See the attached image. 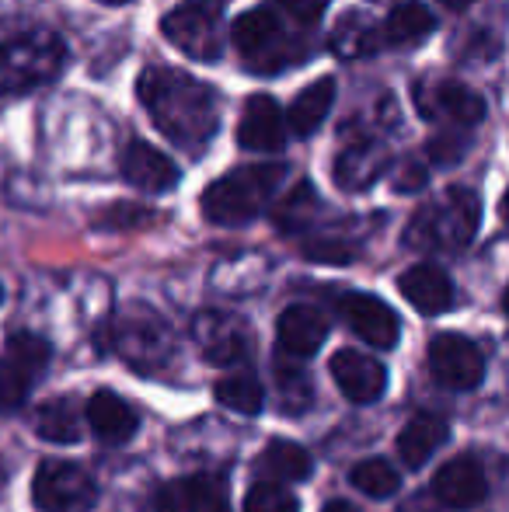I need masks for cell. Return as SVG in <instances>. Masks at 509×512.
Wrapping results in <instances>:
<instances>
[{
	"label": "cell",
	"instance_id": "6da1fadb",
	"mask_svg": "<svg viewBox=\"0 0 509 512\" xmlns=\"http://www.w3.org/2000/svg\"><path fill=\"white\" fill-rule=\"evenodd\" d=\"M140 102L147 105L154 126L178 147L199 150L217 133V95L210 84L168 67H147L140 74Z\"/></svg>",
	"mask_w": 509,
	"mask_h": 512
},
{
	"label": "cell",
	"instance_id": "7a4b0ae2",
	"mask_svg": "<svg viewBox=\"0 0 509 512\" xmlns=\"http://www.w3.org/2000/svg\"><path fill=\"white\" fill-rule=\"evenodd\" d=\"M60 35L35 21H7L0 25V95H25L39 84L53 81L63 67Z\"/></svg>",
	"mask_w": 509,
	"mask_h": 512
},
{
	"label": "cell",
	"instance_id": "3957f363",
	"mask_svg": "<svg viewBox=\"0 0 509 512\" xmlns=\"http://www.w3.org/2000/svg\"><path fill=\"white\" fill-rule=\"evenodd\" d=\"M286 164H248V168H234L224 178L203 192V216L210 223H224V227H238V223L255 220L265 213L279 185L286 182Z\"/></svg>",
	"mask_w": 509,
	"mask_h": 512
},
{
	"label": "cell",
	"instance_id": "277c9868",
	"mask_svg": "<svg viewBox=\"0 0 509 512\" xmlns=\"http://www.w3.org/2000/svg\"><path fill=\"white\" fill-rule=\"evenodd\" d=\"M482 206L471 189H450L412 216L405 241L422 251H461L475 237Z\"/></svg>",
	"mask_w": 509,
	"mask_h": 512
},
{
	"label": "cell",
	"instance_id": "5b68a950",
	"mask_svg": "<svg viewBox=\"0 0 509 512\" xmlns=\"http://www.w3.org/2000/svg\"><path fill=\"white\" fill-rule=\"evenodd\" d=\"M234 46L248 60V70H262V74H276L283 67H297L304 63V46L283 32L279 18L272 11H245L231 28Z\"/></svg>",
	"mask_w": 509,
	"mask_h": 512
},
{
	"label": "cell",
	"instance_id": "8992f818",
	"mask_svg": "<svg viewBox=\"0 0 509 512\" xmlns=\"http://www.w3.org/2000/svg\"><path fill=\"white\" fill-rule=\"evenodd\" d=\"M164 39L185 56L203 63H217L224 56V25H220V11L210 0H189V4L175 7L164 14L161 21Z\"/></svg>",
	"mask_w": 509,
	"mask_h": 512
},
{
	"label": "cell",
	"instance_id": "52a82bcc",
	"mask_svg": "<svg viewBox=\"0 0 509 512\" xmlns=\"http://www.w3.org/2000/svg\"><path fill=\"white\" fill-rule=\"evenodd\" d=\"M98 499V485L74 460H42L32 481V502L42 512H88Z\"/></svg>",
	"mask_w": 509,
	"mask_h": 512
},
{
	"label": "cell",
	"instance_id": "ba28073f",
	"mask_svg": "<svg viewBox=\"0 0 509 512\" xmlns=\"http://www.w3.org/2000/svg\"><path fill=\"white\" fill-rule=\"evenodd\" d=\"M415 108L422 119L443 122L447 129H468L485 119V102L471 88L447 77H433V81H419L412 91Z\"/></svg>",
	"mask_w": 509,
	"mask_h": 512
},
{
	"label": "cell",
	"instance_id": "9c48e42d",
	"mask_svg": "<svg viewBox=\"0 0 509 512\" xmlns=\"http://www.w3.org/2000/svg\"><path fill=\"white\" fill-rule=\"evenodd\" d=\"M429 370L450 391H475L485 377V356L471 338L447 331L429 345Z\"/></svg>",
	"mask_w": 509,
	"mask_h": 512
},
{
	"label": "cell",
	"instance_id": "30bf717a",
	"mask_svg": "<svg viewBox=\"0 0 509 512\" xmlns=\"http://www.w3.org/2000/svg\"><path fill=\"white\" fill-rule=\"evenodd\" d=\"M339 391L346 394L356 405H370V401H381L387 391V370L381 359H374L370 352L360 349H339L328 363Z\"/></svg>",
	"mask_w": 509,
	"mask_h": 512
},
{
	"label": "cell",
	"instance_id": "8fae6325",
	"mask_svg": "<svg viewBox=\"0 0 509 512\" xmlns=\"http://www.w3.org/2000/svg\"><path fill=\"white\" fill-rule=\"evenodd\" d=\"M339 314L346 317V324L370 345V349H394L401 335V321L381 297L370 293H346L339 300Z\"/></svg>",
	"mask_w": 509,
	"mask_h": 512
},
{
	"label": "cell",
	"instance_id": "7c38bea8",
	"mask_svg": "<svg viewBox=\"0 0 509 512\" xmlns=\"http://www.w3.org/2000/svg\"><path fill=\"white\" fill-rule=\"evenodd\" d=\"M433 495L450 509H471L489 495V478L478 457L461 453V457L447 460L433 478Z\"/></svg>",
	"mask_w": 509,
	"mask_h": 512
},
{
	"label": "cell",
	"instance_id": "4fadbf2b",
	"mask_svg": "<svg viewBox=\"0 0 509 512\" xmlns=\"http://www.w3.org/2000/svg\"><path fill=\"white\" fill-rule=\"evenodd\" d=\"M286 136H290V126H286V112L279 108V102H272L269 95L248 98L245 112H241V122H238L241 147L272 154V150L286 147Z\"/></svg>",
	"mask_w": 509,
	"mask_h": 512
},
{
	"label": "cell",
	"instance_id": "5bb4252c",
	"mask_svg": "<svg viewBox=\"0 0 509 512\" xmlns=\"http://www.w3.org/2000/svg\"><path fill=\"white\" fill-rule=\"evenodd\" d=\"M157 512H231L224 478L192 474V478L171 481L157 495Z\"/></svg>",
	"mask_w": 509,
	"mask_h": 512
},
{
	"label": "cell",
	"instance_id": "9a60e30c",
	"mask_svg": "<svg viewBox=\"0 0 509 512\" xmlns=\"http://www.w3.org/2000/svg\"><path fill=\"white\" fill-rule=\"evenodd\" d=\"M328 338V321L321 310L297 304V307H286L276 321V345L283 356L290 359H307L325 345Z\"/></svg>",
	"mask_w": 509,
	"mask_h": 512
},
{
	"label": "cell",
	"instance_id": "2e32d148",
	"mask_svg": "<svg viewBox=\"0 0 509 512\" xmlns=\"http://www.w3.org/2000/svg\"><path fill=\"white\" fill-rule=\"evenodd\" d=\"M450 425L447 418L433 415V411H419V415L408 418V425L398 432V460L408 471H422V467L433 460V453L447 443Z\"/></svg>",
	"mask_w": 509,
	"mask_h": 512
},
{
	"label": "cell",
	"instance_id": "e0dca14e",
	"mask_svg": "<svg viewBox=\"0 0 509 512\" xmlns=\"http://www.w3.org/2000/svg\"><path fill=\"white\" fill-rule=\"evenodd\" d=\"M123 178L140 192H168L178 185V168L168 154L143 140H133L123 154Z\"/></svg>",
	"mask_w": 509,
	"mask_h": 512
},
{
	"label": "cell",
	"instance_id": "ac0fdd59",
	"mask_svg": "<svg viewBox=\"0 0 509 512\" xmlns=\"http://www.w3.org/2000/svg\"><path fill=\"white\" fill-rule=\"evenodd\" d=\"M398 290L419 314H443V310L454 304V283H450V276L429 262L412 265L408 272H401Z\"/></svg>",
	"mask_w": 509,
	"mask_h": 512
},
{
	"label": "cell",
	"instance_id": "d6986e66",
	"mask_svg": "<svg viewBox=\"0 0 509 512\" xmlns=\"http://www.w3.org/2000/svg\"><path fill=\"white\" fill-rule=\"evenodd\" d=\"M196 338L203 342L206 359L217 366H238L248 359V335L234 317L203 314L196 321Z\"/></svg>",
	"mask_w": 509,
	"mask_h": 512
},
{
	"label": "cell",
	"instance_id": "ffe728a7",
	"mask_svg": "<svg viewBox=\"0 0 509 512\" xmlns=\"http://www.w3.org/2000/svg\"><path fill=\"white\" fill-rule=\"evenodd\" d=\"M436 28V18L426 4L419 0H394V7L387 11L384 25H381V42L384 46H398V49H412L419 42L429 39V32Z\"/></svg>",
	"mask_w": 509,
	"mask_h": 512
},
{
	"label": "cell",
	"instance_id": "44dd1931",
	"mask_svg": "<svg viewBox=\"0 0 509 512\" xmlns=\"http://www.w3.org/2000/svg\"><path fill=\"white\" fill-rule=\"evenodd\" d=\"M84 415H88V425L105 439V443H126V439L136 432V425H140L136 408L112 391L91 394L88 411H84Z\"/></svg>",
	"mask_w": 509,
	"mask_h": 512
},
{
	"label": "cell",
	"instance_id": "7402d4cb",
	"mask_svg": "<svg viewBox=\"0 0 509 512\" xmlns=\"http://www.w3.org/2000/svg\"><path fill=\"white\" fill-rule=\"evenodd\" d=\"M332 105H335V81L332 77H321V81L307 84L290 102V108H286V126L297 136H311L325 122V115L332 112Z\"/></svg>",
	"mask_w": 509,
	"mask_h": 512
},
{
	"label": "cell",
	"instance_id": "603a6c76",
	"mask_svg": "<svg viewBox=\"0 0 509 512\" xmlns=\"http://www.w3.org/2000/svg\"><path fill=\"white\" fill-rule=\"evenodd\" d=\"M258 464H262L265 474H272V478L283 481V485H290V481H307L314 467L311 453L297 443H286V439H272Z\"/></svg>",
	"mask_w": 509,
	"mask_h": 512
},
{
	"label": "cell",
	"instance_id": "cb8c5ba5",
	"mask_svg": "<svg viewBox=\"0 0 509 512\" xmlns=\"http://www.w3.org/2000/svg\"><path fill=\"white\" fill-rule=\"evenodd\" d=\"M35 429L49 443H77L81 439V415H77L70 398L42 401L39 411H35Z\"/></svg>",
	"mask_w": 509,
	"mask_h": 512
},
{
	"label": "cell",
	"instance_id": "d4e9b609",
	"mask_svg": "<svg viewBox=\"0 0 509 512\" xmlns=\"http://www.w3.org/2000/svg\"><path fill=\"white\" fill-rule=\"evenodd\" d=\"M381 46H384L381 28H377L374 21L363 18V14H349V18H342L339 28H335V35H332V49L342 56H349V60L374 56Z\"/></svg>",
	"mask_w": 509,
	"mask_h": 512
},
{
	"label": "cell",
	"instance_id": "484cf974",
	"mask_svg": "<svg viewBox=\"0 0 509 512\" xmlns=\"http://www.w3.org/2000/svg\"><path fill=\"white\" fill-rule=\"evenodd\" d=\"M349 481H353L356 492L370 495V499H391L401 488V474L381 457L360 460V464L353 467V474H349Z\"/></svg>",
	"mask_w": 509,
	"mask_h": 512
},
{
	"label": "cell",
	"instance_id": "4316f807",
	"mask_svg": "<svg viewBox=\"0 0 509 512\" xmlns=\"http://www.w3.org/2000/svg\"><path fill=\"white\" fill-rule=\"evenodd\" d=\"M217 401L224 408L238 411V415H258L265 394L252 373H231V377H224L217 384Z\"/></svg>",
	"mask_w": 509,
	"mask_h": 512
},
{
	"label": "cell",
	"instance_id": "83f0119b",
	"mask_svg": "<svg viewBox=\"0 0 509 512\" xmlns=\"http://www.w3.org/2000/svg\"><path fill=\"white\" fill-rule=\"evenodd\" d=\"M4 356L14 359V363H18L21 370L32 373V377H35V373L46 370V363H49V356H53V349H49L46 338L32 335V331H18V335L7 338Z\"/></svg>",
	"mask_w": 509,
	"mask_h": 512
},
{
	"label": "cell",
	"instance_id": "f1b7e54d",
	"mask_svg": "<svg viewBox=\"0 0 509 512\" xmlns=\"http://www.w3.org/2000/svg\"><path fill=\"white\" fill-rule=\"evenodd\" d=\"M28 384H32V373L21 370L14 359L0 356V415H4V411H18L25 405Z\"/></svg>",
	"mask_w": 509,
	"mask_h": 512
},
{
	"label": "cell",
	"instance_id": "f546056e",
	"mask_svg": "<svg viewBox=\"0 0 509 512\" xmlns=\"http://www.w3.org/2000/svg\"><path fill=\"white\" fill-rule=\"evenodd\" d=\"M245 512H300V502L276 481H258L245 499Z\"/></svg>",
	"mask_w": 509,
	"mask_h": 512
},
{
	"label": "cell",
	"instance_id": "4dcf8cb0",
	"mask_svg": "<svg viewBox=\"0 0 509 512\" xmlns=\"http://www.w3.org/2000/svg\"><path fill=\"white\" fill-rule=\"evenodd\" d=\"M314 209H318V192L304 182L283 199V209H279L276 220H279V227H283V230H297V227H304V223L311 220Z\"/></svg>",
	"mask_w": 509,
	"mask_h": 512
},
{
	"label": "cell",
	"instance_id": "1f68e13d",
	"mask_svg": "<svg viewBox=\"0 0 509 512\" xmlns=\"http://www.w3.org/2000/svg\"><path fill=\"white\" fill-rule=\"evenodd\" d=\"M426 154L433 164H457L468 154V136L457 133V129H447V133L433 136V140L426 143Z\"/></svg>",
	"mask_w": 509,
	"mask_h": 512
},
{
	"label": "cell",
	"instance_id": "d6a6232c",
	"mask_svg": "<svg viewBox=\"0 0 509 512\" xmlns=\"http://www.w3.org/2000/svg\"><path fill=\"white\" fill-rule=\"evenodd\" d=\"M272 4L279 7V11H286L290 18L304 21V25H311V21H318L321 14H325L328 0H272Z\"/></svg>",
	"mask_w": 509,
	"mask_h": 512
},
{
	"label": "cell",
	"instance_id": "836d02e7",
	"mask_svg": "<svg viewBox=\"0 0 509 512\" xmlns=\"http://www.w3.org/2000/svg\"><path fill=\"white\" fill-rule=\"evenodd\" d=\"M307 258H325V262H349V258H353V248H346V244H311V248H307Z\"/></svg>",
	"mask_w": 509,
	"mask_h": 512
},
{
	"label": "cell",
	"instance_id": "e575fe53",
	"mask_svg": "<svg viewBox=\"0 0 509 512\" xmlns=\"http://www.w3.org/2000/svg\"><path fill=\"white\" fill-rule=\"evenodd\" d=\"M405 171L408 175H401L398 182V189H422V185H426V171L419 168V164H405Z\"/></svg>",
	"mask_w": 509,
	"mask_h": 512
},
{
	"label": "cell",
	"instance_id": "d590c367",
	"mask_svg": "<svg viewBox=\"0 0 509 512\" xmlns=\"http://www.w3.org/2000/svg\"><path fill=\"white\" fill-rule=\"evenodd\" d=\"M321 512H356V509H353V506H349V502L335 499V502H328V506H325V509H321Z\"/></svg>",
	"mask_w": 509,
	"mask_h": 512
},
{
	"label": "cell",
	"instance_id": "8d00e7d4",
	"mask_svg": "<svg viewBox=\"0 0 509 512\" xmlns=\"http://www.w3.org/2000/svg\"><path fill=\"white\" fill-rule=\"evenodd\" d=\"M443 7H450V11H464V7H471L475 0H440Z\"/></svg>",
	"mask_w": 509,
	"mask_h": 512
},
{
	"label": "cell",
	"instance_id": "74e56055",
	"mask_svg": "<svg viewBox=\"0 0 509 512\" xmlns=\"http://www.w3.org/2000/svg\"><path fill=\"white\" fill-rule=\"evenodd\" d=\"M105 4H123V0H105Z\"/></svg>",
	"mask_w": 509,
	"mask_h": 512
},
{
	"label": "cell",
	"instance_id": "f35d334b",
	"mask_svg": "<svg viewBox=\"0 0 509 512\" xmlns=\"http://www.w3.org/2000/svg\"><path fill=\"white\" fill-rule=\"evenodd\" d=\"M0 297H4V293H0Z\"/></svg>",
	"mask_w": 509,
	"mask_h": 512
}]
</instances>
